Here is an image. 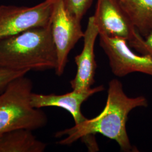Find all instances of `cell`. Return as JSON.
Masks as SVG:
<instances>
[{"mask_svg": "<svg viewBox=\"0 0 152 152\" xmlns=\"http://www.w3.org/2000/svg\"><path fill=\"white\" fill-rule=\"evenodd\" d=\"M29 71H15L0 68V94L3 92L7 86L16 78L25 76Z\"/></svg>", "mask_w": 152, "mask_h": 152, "instance_id": "14", "label": "cell"}, {"mask_svg": "<svg viewBox=\"0 0 152 152\" xmlns=\"http://www.w3.org/2000/svg\"><path fill=\"white\" fill-rule=\"evenodd\" d=\"M143 37L152 32V0H118Z\"/></svg>", "mask_w": 152, "mask_h": 152, "instance_id": "11", "label": "cell"}, {"mask_svg": "<svg viewBox=\"0 0 152 152\" xmlns=\"http://www.w3.org/2000/svg\"><path fill=\"white\" fill-rule=\"evenodd\" d=\"M32 88V82L25 75L12 81L0 94V135L20 129L34 130L46 125V114L31 103Z\"/></svg>", "mask_w": 152, "mask_h": 152, "instance_id": "3", "label": "cell"}, {"mask_svg": "<svg viewBox=\"0 0 152 152\" xmlns=\"http://www.w3.org/2000/svg\"><path fill=\"white\" fill-rule=\"evenodd\" d=\"M93 0H64L67 9L78 19L83 16L91 6Z\"/></svg>", "mask_w": 152, "mask_h": 152, "instance_id": "12", "label": "cell"}, {"mask_svg": "<svg viewBox=\"0 0 152 152\" xmlns=\"http://www.w3.org/2000/svg\"><path fill=\"white\" fill-rule=\"evenodd\" d=\"M57 0H44L32 7L0 6V40L33 28L48 26Z\"/></svg>", "mask_w": 152, "mask_h": 152, "instance_id": "4", "label": "cell"}, {"mask_svg": "<svg viewBox=\"0 0 152 152\" xmlns=\"http://www.w3.org/2000/svg\"><path fill=\"white\" fill-rule=\"evenodd\" d=\"M104 90L103 86L101 85L86 90H72V91L62 95L54 94L44 95L32 92L31 103L35 108L55 107L64 109L72 115L75 125H77L87 119L82 113V104L95 94L101 92Z\"/></svg>", "mask_w": 152, "mask_h": 152, "instance_id": "9", "label": "cell"}, {"mask_svg": "<svg viewBox=\"0 0 152 152\" xmlns=\"http://www.w3.org/2000/svg\"><path fill=\"white\" fill-rule=\"evenodd\" d=\"M32 130L20 129L0 135V152H42L46 144L33 134Z\"/></svg>", "mask_w": 152, "mask_h": 152, "instance_id": "10", "label": "cell"}, {"mask_svg": "<svg viewBox=\"0 0 152 152\" xmlns=\"http://www.w3.org/2000/svg\"><path fill=\"white\" fill-rule=\"evenodd\" d=\"M100 45L108 56L109 65L115 76L122 77L130 73L140 72L152 76V58L137 55L130 48L123 38L110 37L100 33Z\"/></svg>", "mask_w": 152, "mask_h": 152, "instance_id": "6", "label": "cell"}, {"mask_svg": "<svg viewBox=\"0 0 152 152\" xmlns=\"http://www.w3.org/2000/svg\"><path fill=\"white\" fill-rule=\"evenodd\" d=\"M99 34L98 27L94 23L92 16H91L88 19L86 29L84 32L83 49L81 53L75 58L77 72L75 78L70 82L73 90H86L91 88L95 82L94 77L97 65L94 48Z\"/></svg>", "mask_w": 152, "mask_h": 152, "instance_id": "8", "label": "cell"}, {"mask_svg": "<svg viewBox=\"0 0 152 152\" xmlns=\"http://www.w3.org/2000/svg\"><path fill=\"white\" fill-rule=\"evenodd\" d=\"M128 43L130 47L136 50L140 54L149 55L152 58V32L145 37L138 33L135 39Z\"/></svg>", "mask_w": 152, "mask_h": 152, "instance_id": "13", "label": "cell"}, {"mask_svg": "<svg viewBox=\"0 0 152 152\" xmlns=\"http://www.w3.org/2000/svg\"><path fill=\"white\" fill-rule=\"evenodd\" d=\"M144 96L129 97L124 92L122 83L117 79L109 82L107 103L103 111L91 119H86L73 127L56 132L55 137L65 136L58 142L69 145L79 139L95 140L90 136L100 134L117 142L124 152L132 150L126 130V123L131 111L137 107H147Z\"/></svg>", "mask_w": 152, "mask_h": 152, "instance_id": "1", "label": "cell"}, {"mask_svg": "<svg viewBox=\"0 0 152 152\" xmlns=\"http://www.w3.org/2000/svg\"><path fill=\"white\" fill-rule=\"evenodd\" d=\"M92 18L99 34L130 42L139 32L118 0H97Z\"/></svg>", "mask_w": 152, "mask_h": 152, "instance_id": "7", "label": "cell"}, {"mask_svg": "<svg viewBox=\"0 0 152 152\" xmlns=\"http://www.w3.org/2000/svg\"><path fill=\"white\" fill-rule=\"evenodd\" d=\"M81 20L67 9L64 0H57L51 19V29L57 53L58 76L64 72L69 53L78 41L83 38Z\"/></svg>", "mask_w": 152, "mask_h": 152, "instance_id": "5", "label": "cell"}, {"mask_svg": "<svg viewBox=\"0 0 152 152\" xmlns=\"http://www.w3.org/2000/svg\"><path fill=\"white\" fill-rule=\"evenodd\" d=\"M58 64L51 22L0 40V68L15 71L55 69Z\"/></svg>", "mask_w": 152, "mask_h": 152, "instance_id": "2", "label": "cell"}]
</instances>
